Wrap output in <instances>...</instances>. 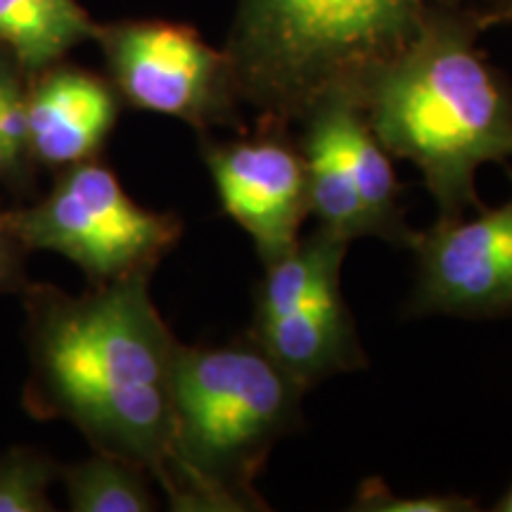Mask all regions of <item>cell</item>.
Here are the masks:
<instances>
[{
  "mask_svg": "<svg viewBox=\"0 0 512 512\" xmlns=\"http://www.w3.org/2000/svg\"><path fill=\"white\" fill-rule=\"evenodd\" d=\"M95 29L76 0H0V43L31 72L95 38Z\"/></svg>",
  "mask_w": 512,
  "mask_h": 512,
  "instance_id": "obj_14",
  "label": "cell"
},
{
  "mask_svg": "<svg viewBox=\"0 0 512 512\" xmlns=\"http://www.w3.org/2000/svg\"><path fill=\"white\" fill-rule=\"evenodd\" d=\"M460 0H238L226 48L242 105L290 128L370 76Z\"/></svg>",
  "mask_w": 512,
  "mask_h": 512,
  "instance_id": "obj_2",
  "label": "cell"
},
{
  "mask_svg": "<svg viewBox=\"0 0 512 512\" xmlns=\"http://www.w3.org/2000/svg\"><path fill=\"white\" fill-rule=\"evenodd\" d=\"M178 344L147 292V273L64 306L43 335L57 401L107 453L166 475Z\"/></svg>",
  "mask_w": 512,
  "mask_h": 512,
  "instance_id": "obj_3",
  "label": "cell"
},
{
  "mask_svg": "<svg viewBox=\"0 0 512 512\" xmlns=\"http://www.w3.org/2000/svg\"><path fill=\"white\" fill-rule=\"evenodd\" d=\"M24 150H29L27 98L12 74L0 69V155L5 166L17 164Z\"/></svg>",
  "mask_w": 512,
  "mask_h": 512,
  "instance_id": "obj_18",
  "label": "cell"
},
{
  "mask_svg": "<svg viewBox=\"0 0 512 512\" xmlns=\"http://www.w3.org/2000/svg\"><path fill=\"white\" fill-rule=\"evenodd\" d=\"M354 512H470L477 510L472 498L458 494L396 496L380 477H368L358 484L351 503Z\"/></svg>",
  "mask_w": 512,
  "mask_h": 512,
  "instance_id": "obj_17",
  "label": "cell"
},
{
  "mask_svg": "<svg viewBox=\"0 0 512 512\" xmlns=\"http://www.w3.org/2000/svg\"><path fill=\"white\" fill-rule=\"evenodd\" d=\"M247 335L306 392L332 375L368 366L342 294L252 323Z\"/></svg>",
  "mask_w": 512,
  "mask_h": 512,
  "instance_id": "obj_9",
  "label": "cell"
},
{
  "mask_svg": "<svg viewBox=\"0 0 512 512\" xmlns=\"http://www.w3.org/2000/svg\"><path fill=\"white\" fill-rule=\"evenodd\" d=\"M48 467L41 460L15 453L0 463V512H43L48 510L46 498Z\"/></svg>",
  "mask_w": 512,
  "mask_h": 512,
  "instance_id": "obj_16",
  "label": "cell"
},
{
  "mask_svg": "<svg viewBox=\"0 0 512 512\" xmlns=\"http://www.w3.org/2000/svg\"><path fill=\"white\" fill-rule=\"evenodd\" d=\"M114 81L133 107L188 121L197 128L235 126L245 133L240 93L228 55L169 22H126L98 27Z\"/></svg>",
  "mask_w": 512,
  "mask_h": 512,
  "instance_id": "obj_6",
  "label": "cell"
},
{
  "mask_svg": "<svg viewBox=\"0 0 512 512\" xmlns=\"http://www.w3.org/2000/svg\"><path fill=\"white\" fill-rule=\"evenodd\" d=\"M339 133L347 152V162L354 176L358 197L366 209L370 238H380L394 247L411 249L418 230L406 223L401 207V185L396 181L392 155L384 150L370 128L361 102L354 95L335 93Z\"/></svg>",
  "mask_w": 512,
  "mask_h": 512,
  "instance_id": "obj_12",
  "label": "cell"
},
{
  "mask_svg": "<svg viewBox=\"0 0 512 512\" xmlns=\"http://www.w3.org/2000/svg\"><path fill=\"white\" fill-rule=\"evenodd\" d=\"M498 10H503L505 15H510L512 17V0H503V5Z\"/></svg>",
  "mask_w": 512,
  "mask_h": 512,
  "instance_id": "obj_20",
  "label": "cell"
},
{
  "mask_svg": "<svg viewBox=\"0 0 512 512\" xmlns=\"http://www.w3.org/2000/svg\"><path fill=\"white\" fill-rule=\"evenodd\" d=\"M347 249V240L316 226L309 238H299L290 252L266 264L254 290V323L342 294L339 275Z\"/></svg>",
  "mask_w": 512,
  "mask_h": 512,
  "instance_id": "obj_13",
  "label": "cell"
},
{
  "mask_svg": "<svg viewBox=\"0 0 512 512\" xmlns=\"http://www.w3.org/2000/svg\"><path fill=\"white\" fill-rule=\"evenodd\" d=\"M304 394L249 335L223 347H178L166 467L178 501L202 510H268L256 477L278 441L302 425Z\"/></svg>",
  "mask_w": 512,
  "mask_h": 512,
  "instance_id": "obj_4",
  "label": "cell"
},
{
  "mask_svg": "<svg viewBox=\"0 0 512 512\" xmlns=\"http://www.w3.org/2000/svg\"><path fill=\"white\" fill-rule=\"evenodd\" d=\"M484 22L465 10L437 19L358 93L384 150L422 174L441 221L484 207L479 166L512 162V86L475 46Z\"/></svg>",
  "mask_w": 512,
  "mask_h": 512,
  "instance_id": "obj_1",
  "label": "cell"
},
{
  "mask_svg": "<svg viewBox=\"0 0 512 512\" xmlns=\"http://www.w3.org/2000/svg\"><path fill=\"white\" fill-rule=\"evenodd\" d=\"M512 178V169H510ZM475 219L434 221L415 238V316H512V195Z\"/></svg>",
  "mask_w": 512,
  "mask_h": 512,
  "instance_id": "obj_8",
  "label": "cell"
},
{
  "mask_svg": "<svg viewBox=\"0 0 512 512\" xmlns=\"http://www.w3.org/2000/svg\"><path fill=\"white\" fill-rule=\"evenodd\" d=\"M29 150L46 164L91 159L117 121V98L100 79L62 69L27 98Z\"/></svg>",
  "mask_w": 512,
  "mask_h": 512,
  "instance_id": "obj_10",
  "label": "cell"
},
{
  "mask_svg": "<svg viewBox=\"0 0 512 512\" xmlns=\"http://www.w3.org/2000/svg\"><path fill=\"white\" fill-rule=\"evenodd\" d=\"M491 510H494V512H512V482H510L508 489L503 491V496L498 498L494 505H491Z\"/></svg>",
  "mask_w": 512,
  "mask_h": 512,
  "instance_id": "obj_19",
  "label": "cell"
},
{
  "mask_svg": "<svg viewBox=\"0 0 512 512\" xmlns=\"http://www.w3.org/2000/svg\"><path fill=\"white\" fill-rule=\"evenodd\" d=\"M0 169H5V162H3V155H0Z\"/></svg>",
  "mask_w": 512,
  "mask_h": 512,
  "instance_id": "obj_21",
  "label": "cell"
},
{
  "mask_svg": "<svg viewBox=\"0 0 512 512\" xmlns=\"http://www.w3.org/2000/svg\"><path fill=\"white\" fill-rule=\"evenodd\" d=\"M204 162L221 207L252 238L261 264L283 256L302 238L309 176L290 128L259 124L233 140H204Z\"/></svg>",
  "mask_w": 512,
  "mask_h": 512,
  "instance_id": "obj_7",
  "label": "cell"
},
{
  "mask_svg": "<svg viewBox=\"0 0 512 512\" xmlns=\"http://www.w3.org/2000/svg\"><path fill=\"white\" fill-rule=\"evenodd\" d=\"M297 143L309 176V209L318 228L354 242L370 238V223L351 176L347 152L339 133L337 98L328 95L299 121Z\"/></svg>",
  "mask_w": 512,
  "mask_h": 512,
  "instance_id": "obj_11",
  "label": "cell"
},
{
  "mask_svg": "<svg viewBox=\"0 0 512 512\" xmlns=\"http://www.w3.org/2000/svg\"><path fill=\"white\" fill-rule=\"evenodd\" d=\"M12 228L102 283L147 273L181 235L176 216L138 207L107 166L88 159L72 164L38 207L12 216Z\"/></svg>",
  "mask_w": 512,
  "mask_h": 512,
  "instance_id": "obj_5",
  "label": "cell"
},
{
  "mask_svg": "<svg viewBox=\"0 0 512 512\" xmlns=\"http://www.w3.org/2000/svg\"><path fill=\"white\" fill-rule=\"evenodd\" d=\"M67 494L76 512L155 510V498L138 463L107 451L67 472Z\"/></svg>",
  "mask_w": 512,
  "mask_h": 512,
  "instance_id": "obj_15",
  "label": "cell"
}]
</instances>
